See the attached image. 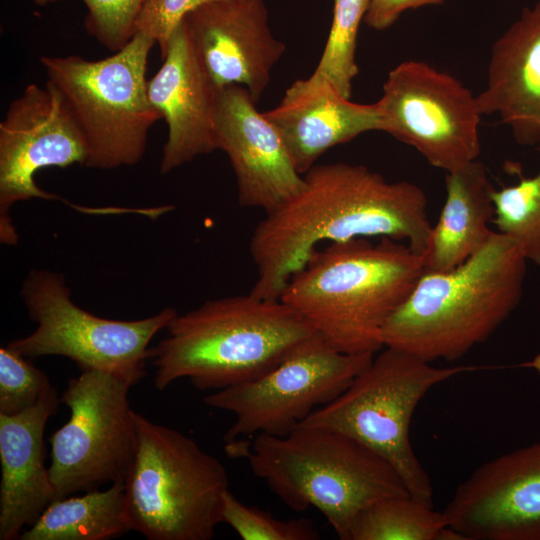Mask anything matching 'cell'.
I'll return each instance as SVG.
<instances>
[{
	"mask_svg": "<svg viewBox=\"0 0 540 540\" xmlns=\"http://www.w3.org/2000/svg\"><path fill=\"white\" fill-rule=\"evenodd\" d=\"M167 336L149 348L154 386L188 378L200 390L257 379L317 331L279 300L235 295L203 303L170 321Z\"/></svg>",
	"mask_w": 540,
	"mask_h": 540,
	"instance_id": "277c9868",
	"label": "cell"
},
{
	"mask_svg": "<svg viewBox=\"0 0 540 540\" xmlns=\"http://www.w3.org/2000/svg\"><path fill=\"white\" fill-rule=\"evenodd\" d=\"M425 271L408 245L382 237L330 243L316 249L280 300L308 320L336 350L376 354L382 330Z\"/></svg>",
	"mask_w": 540,
	"mask_h": 540,
	"instance_id": "7a4b0ae2",
	"label": "cell"
},
{
	"mask_svg": "<svg viewBox=\"0 0 540 540\" xmlns=\"http://www.w3.org/2000/svg\"><path fill=\"white\" fill-rule=\"evenodd\" d=\"M303 178L301 189L253 231L249 251L257 279L250 294L279 300L323 241L388 237L424 254L432 225L418 185L390 182L364 165L343 162L315 164Z\"/></svg>",
	"mask_w": 540,
	"mask_h": 540,
	"instance_id": "6da1fadb",
	"label": "cell"
},
{
	"mask_svg": "<svg viewBox=\"0 0 540 540\" xmlns=\"http://www.w3.org/2000/svg\"><path fill=\"white\" fill-rule=\"evenodd\" d=\"M374 355L342 353L316 332L263 376L216 390L203 401L235 416L225 443L257 434L285 436L337 398Z\"/></svg>",
	"mask_w": 540,
	"mask_h": 540,
	"instance_id": "30bf717a",
	"label": "cell"
},
{
	"mask_svg": "<svg viewBox=\"0 0 540 540\" xmlns=\"http://www.w3.org/2000/svg\"><path fill=\"white\" fill-rule=\"evenodd\" d=\"M370 0H334L330 32L314 72L351 99L352 83L359 73L356 63L357 36Z\"/></svg>",
	"mask_w": 540,
	"mask_h": 540,
	"instance_id": "d4e9b609",
	"label": "cell"
},
{
	"mask_svg": "<svg viewBox=\"0 0 540 540\" xmlns=\"http://www.w3.org/2000/svg\"><path fill=\"white\" fill-rule=\"evenodd\" d=\"M126 474L130 530L148 540H210L222 523L229 478L223 464L185 434L135 412Z\"/></svg>",
	"mask_w": 540,
	"mask_h": 540,
	"instance_id": "8992f818",
	"label": "cell"
},
{
	"mask_svg": "<svg viewBox=\"0 0 540 540\" xmlns=\"http://www.w3.org/2000/svg\"><path fill=\"white\" fill-rule=\"evenodd\" d=\"M59 402L52 386L31 408L0 413V540L19 539L56 500L45 466L44 430Z\"/></svg>",
	"mask_w": 540,
	"mask_h": 540,
	"instance_id": "ac0fdd59",
	"label": "cell"
},
{
	"mask_svg": "<svg viewBox=\"0 0 540 540\" xmlns=\"http://www.w3.org/2000/svg\"><path fill=\"white\" fill-rule=\"evenodd\" d=\"M380 131L416 149L445 172L478 159L483 116L477 98L458 79L426 62L394 67L375 102Z\"/></svg>",
	"mask_w": 540,
	"mask_h": 540,
	"instance_id": "7c38bea8",
	"label": "cell"
},
{
	"mask_svg": "<svg viewBox=\"0 0 540 540\" xmlns=\"http://www.w3.org/2000/svg\"><path fill=\"white\" fill-rule=\"evenodd\" d=\"M291 509H318L341 540L372 503L410 495L394 467L355 439L334 430L298 425L285 436L257 434L225 443Z\"/></svg>",
	"mask_w": 540,
	"mask_h": 540,
	"instance_id": "5b68a950",
	"label": "cell"
},
{
	"mask_svg": "<svg viewBox=\"0 0 540 540\" xmlns=\"http://www.w3.org/2000/svg\"><path fill=\"white\" fill-rule=\"evenodd\" d=\"M212 1L217 0H146L136 21V33L152 38L163 58L174 31L185 16Z\"/></svg>",
	"mask_w": 540,
	"mask_h": 540,
	"instance_id": "f1b7e54d",
	"label": "cell"
},
{
	"mask_svg": "<svg viewBox=\"0 0 540 540\" xmlns=\"http://www.w3.org/2000/svg\"><path fill=\"white\" fill-rule=\"evenodd\" d=\"M448 525L443 512L411 495L380 499L362 510L350 540H436Z\"/></svg>",
	"mask_w": 540,
	"mask_h": 540,
	"instance_id": "603a6c76",
	"label": "cell"
},
{
	"mask_svg": "<svg viewBox=\"0 0 540 540\" xmlns=\"http://www.w3.org/2000/svg\"><path fill=\"white\" fill-rule=\"evenodd\" d=\"M527 261L495 231L466 261L424 271L382 330L384 346L425 361H455L485 342L519 305Z\"/></svg>",
	"mask_w": 540,
	"mask_h": 540,
	"instance_id": "3957f363",
	"label": "cell"
},
{
	"mask_svg": "<svg viewBox=\"0 0 540 540\" xmlns=\"http://www.w3.org/2000/svg\"><path fill=\"white\" fill-rule=\"evenodd\" d=\"M34 3L38 6H45L47 4L53 3V0H34Z\"/></svg>",
	"mask_w": 540,
	"mask_h": 540,
	"instance_id": "4dcf8cb0",
	"label": "cell"
},
{
	"mask_svg": "<svg viewBox=\"0 0 540 540\" xmlns=\"http://www.w3.org/2000/svg\"><path fill=\"white\" fill-rule=\"evenodd\" d=\"M476 98L481 114L498 115L518 144L540 143V0L493 44L486 88Z\"/></svg>",
	"mask_w": 540,
	"mask_h": 540,
	"instance_id": "ffe728a7",
	"label": "cell"
},
{
	"mask_svg": "<svg viewBox=\"0 0 540 540\" xmlns=\"http://www.w3.org/2000/svg\"><path fill=\"white\" fill-rule=\"evenodd\" d=\"M222 522L243 540H316L319 533L308 518L279 520L240 501L229 489L224 493Z\"/></svg>",
	"mask_w": 540,
	"mask_h": 540,
	"instance_id": "484cf974",
	"label": "cell"
},
{
	"mask_svg": "<svg viewBox=\"0 0 540 540\" xmlns=\"http://www.w3.org/2000/svg\"><path fill=\"white\" fill-rule=\"evenodd\" d=\"M442 512L467 540H540V440L479 466Z\"/></svg>",
	"mask_w": 540,
	"mask_h": 540,
	"instance_id": "5bb4252c",
	"label": "cell"
},
{
	"mask_svg": "<svg viewBox=\"0 0 540 540\" xmlns=\"http://www.w3.org/2000/svg\"><path fill=\"white\" fill-rule=\"evenodd\" d=\"M216 137L217 149L226 153L234 171L240 206L267 213L303 186V174L279 132L244 86L220 88Z\"/></svg>",
	"mask_w": 540,
	"mask_h": 540,
	"instance_id": "2e32d148",
	"label": "cell"
},
{
	"mask_svg": "<svg viewBox=\"0 0 540 540\" xmlns=\"http://www.w3.org/2000/svg\"><path fill=\"white\" fill-rule=\"evenodd\" d=\"M163 63L148 80V96L168 126L160 173L217 150L220 88L195 52L183 22L174 31Z\"/></svg>",
	"mask_w": 540,
	"mask_h": 540,
	"instance_id": "e0dca14e",
	"label": "cell"
},
{
	"mask_svg": "<svg viewBox=\"0 0 540 540\" xmlns=\"http://www.w3.org/2000/svg\"><path fill=\"white\" fill-rule=\"evenodd\" d=\"M264 115L279 132L301 174L333 146L368 131H380L376 103L352 102L329 81L312 75L294 81L280 103Z\"/></svg>",
	"mask_w": 540,
	"mask_h": 540,
	"instance_id": "d6986e66",
	"label": "cell"
},
{
	"mask_svg": "<svg viewBox=\"0 0 540 540\" xmlns=\"http://www.w3.org/2000/svg\"><path fill=\"white\" fill-rule=\"evenodd\" d=\"M88 146L63 93L50 81L32 83L11 101L0 123V241L15 246L19 236L10 216L17 202L62 200L41 189L36 173L47 167L86 165Z\"/></svg>",
	"mask_w": 540,
	"mask_h": 540,
	"instance_id": "4fadbf2b",
	"label": "cell"
},
{
	"mask_svg": "<svg viewBox=\"0 0 540 540\" xmlns=\"http://www.w3.org/2000/svg\"><path fill=\"white\" fill-rule=\"evenodd\" d=\"M132 385L107 372L84 370L60 402L69 420L50 437L49 472L56 499L124 481L135 449Z\"/></svg>",
	"mask_w": 540,
	"mask_h": 540,
	"instance_id": "8fae6325",
	"label": "cell"
},
{
	"mask_svg": "<svg viewBox=\"0 0 540 540\" xmlns=\"http://www.w3.org/2000/svg\"><path fill=\"white\" fill-rule=\"evenodd\" d=\"M446 1L448 0H370L364 22L371 29L385 30L407 10L441 5Z\"/></svg>",
	"mask_w": 540,
	"mask_h": 540,
	"instance_id": "f546056e",
	"label": "cell"
},
{
	"mask_svg": "<svg viewBox=\"0 0 540 540\" xmlns=\"http://www.w3.org/2000/svg\"><path fill=\"white\" fill-rule=\"evenodd\" d=\"M496 231L513 241L527 262L540 267V169L518 183L492 189Z\"/></svg>",
	"mask_w": 540,
	"mask_h": 540,
	"instance_id": "cb8c5ba5",
	"label": "cell"
},
{
	"mask_svg": "<svg viewBox=\"0 0 540 540\" xmlns=\"http://www.w3.org/2000/svg\"><path fill=\"white\" fill-rule=\"evenodd\" d=\"M182 22L216 86H244L257 103L286 50L271 32L264 0L212 1Z\"/></svg>",
	"mask_w": 540,
	"mask_h": 540,
	"instance_id": "9a60e30c",
	"label": "cell"
},
{
	"mask_svg": "<svg viewBox=\"0 0 540 540\" xmlns=\"http://www.w3.org/2000/svg\"><path fill=\"white\" fill-rule=\"evenodd\" d=\"M52 387L47 375L30 359L0 348V413L19 414L34 406Z\"/></svg>",
	"mask_w": 540,
	"mask_h": 540,
	"instance_id": "4316f807",
	"label": "cell"
},
{
	"mask_svg": "<svg viewBox=\"0 0 540 540\" xmlns=\"http://www.w3.org/2000/svg\"><path fill=\"white\" fill-rule=\"evenodd\" d=\"M59 0H53L57 2ZM87 9V32L112 52L122 49L136 34V21L146 0H82Z\"/></svg>",
	"mask_w": 540,
	"mask_h": 540,
	"instance_id": "83f0119b",
	"label": "cell"
},
{
	"mask_svg": "<svg viewBox=\"0 0 540 540\" xmlns=\"http://www.w3.org/2000/svg\"><path fill=\"white\" fill-rule=\"evenodd\" d=\"M21 296L37 327L6 346L29 359L63 356L81 371L111 373L132 386L145 376L150 341L178 313L165 308L137 320L96 316L73 302L63 275L46 269L28 273Z\"/></svg>",
	"mask_w": 540,
	"mask_h": 540,
	"instance_id": "9c48e42d",
	"label": "cell"
},
{
	"mask_svg": "<svg viewBox=\"0 0 540 540\" xmlns=\"http://www.w3.org/2000/svg\"><path fill=\"white\" fill-rule=\"evenodd\" d=\"M488 368L493 367H435L411 353L384 346L337 398L299 425L328 428L362 443L394 467L412 497L433 505L430 477L410 442L413 412L432 387Z\"/></svg>",
	"mask_w": 540,
	"mask_h": 540,
	"instance_id": "52a82bcc",
	"label": "cell"
},
{
	"mask_svg": "<svg viewBox=\"0 0 540 540\" xmlns=\"http://www.w3.org/2000/svg\"><path fill=\"white\" fill-rule=\"evenodd\" d=\"M155 41L142 34L98 60L79 55L42 56L48 81L65 96L88 146L87 167L134 166L160 119L148 96V57Z\"/></svg>",
	"mask_w": 540,
	"mask_h": 540,
	"instance_id": "ba28073f",
	"label": "cell"
},
{
	"mask_svg": "<svg viewBox=\"0 0 540 540\" xmlns=\"http://www.w3.org/2000/svg\"><path fill=\"white\" fill-rule=\"evenodd\" d=\"M124 481L54 500L20 540H107L129 531Z\"/></svg>",
	"mask_w": 540,
	"mask_h": 540,
	"instance_id": "7402d4cb",
	"label": "cell"
},
{
	"mask_svg": "<svg viewBox=\"0 0 540 540\" xmlns=\"http://www.w3.org/2000/svg\"><path fill=\"white\" fill-rule=\"evenodd\" d=\"M484 165L477 160L446 172V197L427 248L422 255L425 271L456 267L482 249L495 231V208Z\"/></svg>",
	"mask_w": 540,
	"mask_h": 540,
	"instance_id": "44dd1931",
	"label": "cell"
}]
</instances>
